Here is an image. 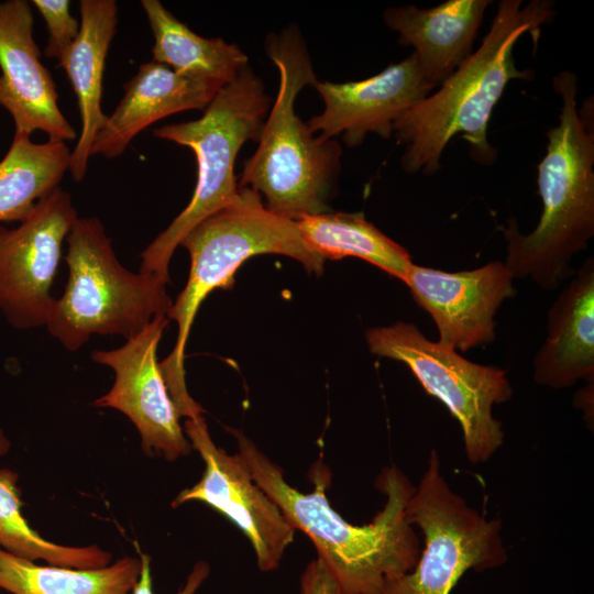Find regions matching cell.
Here are the masks:
<instances>
[{
	"label": "cell",
	"mask_w": 594,
	"mask_h": 594,
	"mask_svg": "<svg viewBox=\"0 0 594 594\" xmlns=\"http://www.w3.org/2000/svg\"><path fill=\"white\" fill-rule=\"evenodd\" d=\"M66 242L68 282L45 327L67 351L79 350L94 334L129 340L155 317L167 316L173 305L167 283L127 270L98 218L78 217Z\"/></svg>",
	"instance_id": "52a82bcc"
},
{
	"label": "cell",
	"mask_w": 594,
	"mask_h": 594,
	"mask_svg": "<svg viewBox=\"0 0 594 594\" xmlns=\"http://www.w3.org/2000/svg\"><path fill=\"white\" fill-rule=\"evenodd\" d=\"M270 109L265 85L248 65L217 92L199 119L153 130L154 136L194 151L197 182L186 208L141 253V273L170 283L169 262L183 239L237 199L238 154L248 141H257Z\"/></svg>",
	"instance_id": "8992f818"
},
{
	"label": "cell",
	"mask_w": 594,
	"mask_h": 594,
	"mask_svg": "<svg viewBox=\"0 0 594 594\" xmlns=\"http://www.w3.org/2000/svg\"><path fill=\"white\" fill-rule=\"evenodd\" d=\"M547 338L534 358L540 385L565 388L594 378V261L588 257L548 312Z\"/></svg>",
	"instance_id": "ac0fdd59"
},
{
	"label": "cell",
	"mask_w": 594,
	"mask_h": 594,
	"mask_svg": "<svg viewBox=\"0 0 594 594\" xmlns=\"http://www.w3.org/2000/svg\"><path fill=\"white\" fill-rule=\"evenodd\" d=\"M18 481L16 472L0 469V549L18 558L57 566L97 569L110 564L112 554L97 544L64 546L37 534L21 513Z\"/></svg>",
	"instance_id": "cb8c5ba5"
},
{
	"label": "cell",
	"mask_w": 594,
	"mask_h": 594,
	"mask_svg": "<svg viewBox=\"0 0 594 594\" xmlns=\"http://www.w3.org/2000/svg\"><path fill=\"white\" fill-rule=\"evenodd\" d=\"M140 558L142 562L141 573L132 594H154L151 576V557L146 553H141ZM209 572L208 563L204 561L197 562L189 573L185 585L177 594H195L209 575Z\"/></svg>",
	"instance_id": "484cf974"
},
{
	"label": "cell",
	"mask_w": 594,
	"mask_h": 594,
	"mask_svg": "<svg viewBox=\"0 0 594 594\" xmlns=\"http://www.w3.org/2000/svg\"><path fill=\"white\" fill-rule=\"evenodd\" d=\"M79 9L78 37L56 65L66 72L80 112L81 130L69 163V172L76 182H81L86 175L92 143L107 119L101 107L102 79L118 23L114 0H81Z\"/></svg>",
	"instance_id": "d6986e66"
},
{
	"label": "cell",
	"mask_w": 594,
	"mask_h": 594,
	"mask_svg": "<svg viewBox=\"0 0 594 594\" xmlns=\"http://www.w3.org/2000/svg\"><path fill=\"white\" fill-rule=\"evenodd\" d=\"M553 87L562 100L559 124L547 131L538 165L542 212L534 231L522 234L510 218L502 228L505 265L514 278H530L553 290L573 276L570 262L594 235V103L576 105L578 78L563 70Z\"/></svg>",
	"instance_id": "3957f363"
},
{
	"label": "cell",
	"mask_w": 594,
	"mask_h": 594,
	"mask_svg": "<svg viewBox=\"0 0 594 594\" xmlns=\"http://www.w3.org/2000/svg\"><path fill=\"white\" fill-rule=\"evenodd\" d=\"M264 48L278 70L279 86L238 186L257 191L270 211L289 220L328 212L338 188L342 147L336 139L311 133L296 113L299 92L317 80L306 40L297 25L289 24L270 33Z\"/></svg>",
	"instance_id": "277c9868"
},
{
	"label": "cell",
	"mask_w": 594,
	"mask_h": 594,
	"mask_svg": "<svg viewBox=\"0 0 594 594\" xmlns=\"http://www.w3.org/2000/svg\"><path fill=\"white\" fill-rule=\"evenodd\" d=\"M296 223L307 248L324 261L359 257L402 282L413 265L407 250L362 213L330 210Z\"/></svg>",
	"instance_id": "44dd1931"
},
{
	"label": "cell",
	"mask_w": 594,
	"mask_h": 594,
	"mask_svg": "<svg viewBox=\"0 0 594 594\" xmlns=\"http://www.w3.org/2000/svg\"><path fill=\"white\" fill-rule=\"evenodd\" d=\"M553 2L503 0L480 47L431 92L394 124L393 135L405 150L400 160L405 173L435 174L449 142L461 134L472 158L482 165L495 162L496 150L487 140L492 112L507 84L530 79L514 59L517 41L529 33L537 42L541 26L552 20Z\"/></svg>",
	"instance_id": "7a4b0ae2"
},
{
	"label": "cell",
	"mask_w": 594,
	"mask_h": 594,
	"mask_svg": "<svg viewBox=\"0 0 594 594\" xmlns=\"http://www.w3.org/2000/svg\"><path fill=\"white\" fill-rule=\"evenodd\" d=\"M300 594H341L340 586L324 564L315 559L300 578Z\"/></svg>",
	"instance_id": "4316f807"
},
{
	"label": "cell",
	"mask_w": 594,
	"mask_h": 594,
	"mask_svg": "<svg viewBox=\"0 0 594 594\" xmlns=\"http://www.w3.org/2000/svg\"><path fill=\"white\" fill-rule=\"evenodd\" d=\"M11 450V441L4 430L0 428V457L7 455Z\"/></svg>",
	"instance_id": "83f0119b"
},
{
	"label": "cell",
	"mask_w": 594,
	"mask_h": 594,
	"mask_svg": "<svg viewBox=\"0 0 594 594\" xmlns=\"http://www.w3.org/2000/svg\"><path fill=\"white\" fill-rule=\"evenodd\" d=\"M184 432L205 462L201 479L172 502L176 508L187 502H201L223 514L249 538L258 569H277L295 529L278 506L255 483L238 454H228L215 444L202 415L186 418Z\"/></svg>",
	"instance_id": "8fae6325"
},
{
	"label": "cell",
	"mask_w": 594,
	"mask_h": 594,
	"mask_svg": "<svg viewBox=\"0 0 594 594\" xmlns=\"http://www.w3.org/2000/svg\"><path fill=\"white\" fill-rule=\"evenodd\" d=\"M222 87L174 72L155 62L142 64L124 84V95L99 130L90 154L114 158L144 129L170 114L205 110Z\"/></svg>",
	"instance_id": "2e32d148"
},
{
	"label": "cell",
	"mask_w": 594,
	"mask_h": 594,
	"mask_svg": "<svg viewBox=\"0 0 594 594\" xmlns=\"http://www.w3.org/2000/svg\"><path fill=\"white\" fill-rule=\"evenodd\" d=\"M77 219L69 193L58 186L19 226L0 224V312L12 328L45 327L62 245Z\"/></svg>",
	"instance_id": "30bf717a"
},
{
	"label": "cell",
	"mask_w": 594,
	"mask_h": 594,
	"mask_svg": "<svg viewBox=\"0 0 594 594\" xmlns=\"http://www.w3.org/2000/svg\"><path fill=\"white\" fill-rule=\"evenodd\" d=\"M31 3L37 8L47 26L45 55L56 59L57 65L78 37L80 22L70 14L68 0H33Z\"/></svg>",
	"instance_id": "d4e9b609"
},
{
	"label": "cell",
	"mask_w": 594,
	"mask_h": 594,
	"mask_svg": "<svg viewBox=\"0 0 594 594\" xmlns=\"http://www.w3.org/2000/svg\"><path fill=\"white\" fill-rule=\"evenodd\" d=\"M490 0H448L429 9L391 7L384 23L399 34L398 43L415 48L419 65L440 86L473 53V43Z\"/></svg>",
	"instance_id": "e0dca14e"
},
{
	"label": "cell",
	"mask_w": 594,
	"mask_h": 594,
	"mask_svg": "<svg viewBox=\"0 0 594 594\" xmlns=\"http://www.w3.org/2000/svg\"><path fill=\"white\" fill-rule=\"evenodd\" d=\"M406 514L424 535L415 566L380 594H450L469 570L503 565L507 552L498 519L487 520L447 483L436 451L408 499Z\"/></svg>",
	"instance_id": "ba28073f"
},
{
	"label": "cell",
	"mask_w": 594,
	"mask_h": 594,
	"mask_svg": "<svg viewBox=\"0 0 594 594\" xmlns=\"http://www.w3.org/2000/svg\"><path fill=\"white\" fill-rule=\"evenodd\" d=\"M365 336L373 354L406 364L425 391L459 421L471 463L486 462L502 447L504 431L493 407L513 395L504 370L471 362L408 322L372 328Z\"/></svg>",
	"instance_id": "9c48e42d"
},
{
	"label": "cell",
	"mask_w": 594,
	"mask_h": 594,
	"mask_svg": "<svg viewBox=\"0 0 594 594\" xmlns=\"http://www.w3.org/2000/svg\"><path fill=\"white\" fill-rule=\"evenodd\" d=\"M153 36V62L174 72L220 87L231 82L249 65L237 44L198 35L158 0H142Z\"/></svg>",
	"instance_id": "ffe728a7"
},
{
	"label": "cell",
	"mask_w": 594,
	"mask_h": 594,
	"mask_svg": "<svg viewBox=\"0 0 594 594\" xmlns=\"http://www.w3.org/2000/svg\"><path fill=\"white\" fill-rule=\"evenodd\" d=\"M168 320L166 315L155 317L121 346L91 352V360L114 372L112 387L94 406L121 411L139 431L144 452L175 461L189 454L193 447L157 360L158 343Z\"/></svg>",
	"instance_id": "7c38bea8"
},
{
	"label": "cell",
	"mask_w": 594,
	"mask_h": 594,
	"mask_svg": "<svg viewBox=\"0 0 594 594\" xmlns=\"http://www.w3.org/2000/svg\"><path fill=\"white\" fill-rule=\"evenodd\" d=\"M33 12L25 0L0 2V106L15 133L43 131L51 141H73L77 133L58 107L51 73L33 37Z\"/></svg>",
	"instance_id": "9a60e30c"
},
{
	"label": "cell",
	"mask_w": 594,
	"mask_h": 594,
	"mask_svg": "<svg viewBox=\"0 0 594 594\" xmlns=\"http://www.w3.org/2000/svg\"><path fill=\"white\" fill-rule=\"evenodd\" d=\"M179 245L189 253L190 270L185 288L167 312L177 323V338L160 367L179 416L191 418L202 414V408L186 386L185 348L206 297L215 289L231 288L237 271L254 255L289 256L317 275L322 274L326 261L307 248L296 221L270 211L261 195L248 187L239 188L233 202L198 223Z\"/></svg>",
	"instance_id": "5b68a950"
},
{
	"label": "cell",
	"mask_w": 594,
	"mask_h": 594,
	"mask_svg": "<svg viewBox=\"0 0 594 594\" xmlns=\"http://www.w3.org/2000/svg\"><path fill=\"white\" fill-rule=\"evenodd\" d=\"M141 558L123 557L97 569L42 565L0 549V588L11 594H131Z\"/></svg>",
	"instance_id": "7402d4cb"
},
{
	"label": "cell",
	"mask_w": 594,
	"mask_h": 594,
	"mask_svg": "<svg viewBox=\"0 0 594 594\" xmlns=\"http://www.w3.org/2000/svg\"><path fill=\"white\" fill-rule=\"evenodd\" d=\"M514 276L501 261L479 268L444 272L413 263L404 283L427 311L439 332V343L468 351L495 339V315L516 294Z\"/></svg>",
	"instance_id": "4fadbf2b"
},
{
	"label": "cell",
	"mask_w": 594,
	"mask_h": 594,
	"mask_svg": "<svg viewBox=\"0 0 594 594\" xmlns=\"http://www.w3.org/2000/svg\"><path fill=\"white\" fill-rule=\"evenodd\" d=\"M255 483L278 506L288 524L306 534L319 559L340 586L341 594H380L389 581L409 572L419 553V538L406 514L415 486L396 466H386L376 487L386 496L373 520L355 526L329 504L326 491L331 476L326 466H314V490L290 486L282 469L241 431L229 429Z\"/></svg>",
	"instance_id": "6da1fadb"
},
{
	"label": "cell",
	"mask_w": 594,
	"mask_h": 594,
	"mask_svg": "<svg viewBox=\"0 0 594 594\" xmlns=\"http://www.w3.org/2000/svg\"><path fill=\"white\" fill-rule=\"evenodd\" d=\"M70 155L65 142L35 143L29 134L14 133L0 161V224L22 221L43 196L58 187L69 170Z\"/></svg>",
	"instance_id": "603a6c76"
},
{
	"label": "cell",
	"mask_w": 594,
	"mask_h": 594,
	"mask_svg": "<svg viewBox=\"0 0 594 594\" xmlns=\"http://www.w3.org/2000/svg\"><path fill=\"white\" fill-rule=\"evenodd\" d=\"M323 110L307 125L323 139L341 136L349 147L360 146L369 133L393 136L394 124L435 88L413 53L381 73L358 81L316 80Z\"/></svg>",
	"instance_id": "5bb4252c"
}]
</instances>
